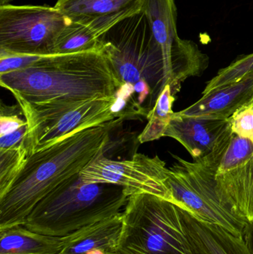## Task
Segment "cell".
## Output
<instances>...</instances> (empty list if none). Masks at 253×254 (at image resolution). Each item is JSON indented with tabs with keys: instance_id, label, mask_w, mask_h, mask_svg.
Returning <instances> with one entry per match:
<instances>
[{
	"instance_id": "30bf717a",
	"label": "cell",
	"mask_w": 253,
	"mask_h": 254,
	"mask_svg": "<svg viewBox=\"0 0 253 254\" xmlns=\"http://www.w3.org/2000/svg\"><path fill=\"white\" fill-rule=\"evenodd\" d=\"M169 168L157 155L149 157L136 153L131 159L114 161L102 155L80 173L84 184L103 183L119 185L130 195L149 193L171 201L166 180Z\"/></svg>"
},
{
	"instance_id": "4fadbf2b",
	"label": "cell",
	"mask_w": 253,
	"mask_h": 254,
	"mask_svg": "<svg viewBox=\"0 0 253 254\" xmlns=\"http://www.w3.org/2000/svg\"><path fill=\"white\" fill-rule=\"evenodd\" d=\"M253 100V74L230 86L203 95L188 108L177 114L185 117L230 119Z\"/></svg>"
},
{
	"instance_id": "8fae6325",
	"label": "cell",
	"mask_w": 253,
	"mask_h": 254,
	"mask_svg": "<svg viewBox=\"0 0 253 254\" xmlns=\"http://www.w3.org/2000/svg\"><path fill=\"white\" fill-rule=\"evenodd\" d=\"M232 134L230 119L185 117L175 113L164 137L178 140L197 161L224 147Z\"/></svg>"
},
{
	"instance_id": "9a60e30c",
	"label": "cell",
	"mask_w": 253,
	"mask_h": 254,
	"mask_svg": "<svg viewBox=\"0 0 253 254\" xmlns=\"http://www.w3.org/2000/svg\"><path fill=\"white\" fill-rule=\"evenodd\" d=\"M215 188L220 198L247 220L253 219V155L224 171H217Z\"/></svg>"
},
{
	"instance_id": "3957f363",
	"label": "cell",
	"mask_w": 253,
	"mask_h": 254,
	"mask_svg": "<svg viewBox=\"0 0 253 254\" xmlns=\"http://www.w3.org/2000/svg\"><path fill=\"white\" fill-rule=\"evenodd\" d=\"M130 194L113 184H84L80 178L42 200L24 226L50 237H66L123 213Z\"/></svg>"
},
{
	"instance_id": "2e32d148",
	"label": "cell",
	"mask_w": 253,
	"mask_h": 254,
	"mask_svg": "<svg viewBox=\"0 0 253 254\" xmlns=\"http://www.w3.org/2000/svg\"><path fill=\"white\" fill-rule=\"evenodd\" d=\"M123 227V213L88 225L62 237L57 254H86L98 249L105 253L117 252Z\"/></svg>"
},
{
	"instance_id": "277c9868",
	"label": "cell",
	"mask_w": 253,
	"mask_h": 254,
	"mask_svg": "<svg viewBox=\"0 0 253 254\" xmlns=\"http://www.w3.org/2000/svg\"><path fill=\"white\" fill-rule=\"evenodd\" d=\"M99 45L123 84L141 80L149 83L151 110L166 86V75L163 52L145 13L141 10L116 24L99 37Z\"/></svg>"
},
{
	"instance_id": "484cf974",
	"label": "cell",
	"mask_w": 253,
	"mask_h": 254,
	"mask_svg": "<svg viewBox=\"0 0 253 254\" xmlns=\"http://www.w3.org/2000/svg\"><path fill=\"white\" fill-rule=\"evenodd\" d=\"M135 93L138 94V101L141 105L144 104L149 95L151 97L152 89L146 80H141L134 84Z\"/></svg>"
},
{
	"instance_id": "5b68a950",
	"label": "cell",
	"mask_w": 253,
	"mask_h": 254,
	"mask_svg": "<svg viewBox=\"0 0 253 254\" xmlns=\"http://www.w3.org/2000/svg\"><path fill=\"white\" fill-rule=\"evenodd\" d=\"M123 227L117 252L125 254H193L181 209L149 193L133 194L123 212Z\"/></svg>"
},
{
	"instance_id": "ac0fdd59",
	"label": "cell",
	"mask_w": 253,
	"mask_h": 254,
	"mask_svg": "<svg viewBox=\"0 0 253 254\" xmlns=\"http://www.w3.org/2000/svg\"><path fill=\"white\" fill-rule=\"evenodd\" d=\"M100 36L90 26L69 20L58 37L53 55L100 50Z\"/></svg>"
},
{
	"instance_id": "5bb4252c",
	"label": "cell",
	"mask_w": 253,
	"mask_h": 254,
	"mask_svg": "<svg viewBox=\"0 0 253 254\" xmlns=\"http://www.w3.org/2000/svg\"><path fill=\"white\" fill-rule=\"evenodd\" d=\"M181 209L184 232L193 254H250L242 237L202 222Z\"/></svg>"
},
{
	"instance_id": "603a6c76",
	"label": "cell",
	"mask_w": 253,
	"mask_h": 254,
	"mask_svg": "<svg viewBox=\"0 0 253 254\" xmlns=\"http://www.w3.org/2000/svg\"><path fill=\"white\" fill-rule=\"evenodd\" d=\"M41 57L36 55H0V74L27 68L37 62Z\"/></svg>"
},
{
	"instance_id": "ffe728a7",
	"label": "cell",
	"mask_w": 253,
	"mask_h": 254,
	"mask_svg": "<svg viewBox=\"0 0 253 254\" xmlns=\"http://www.w3.org/2000/svg\"><path fill=\"white\" fill-rule=\"evenodd\" d=\"M28 158L23 140L8 149H0V197L8 190Z\"/></svg>"
},
{
	"instance_id": "ba28073f",
	"label": "cell",
	"mask_w": 253,
	"mask_h": 254,
	"mask_svg": "<svg viewBox=\"0 0 253 254\" xmlns=\"http://www.w3.org/2000/svg\"><path fill=\"white\" fill-rule=\"evenodd\" d=\"M69 19L47 5H0V55H53Z\"/></svg>"
},
{
	"instance_id": "d6986e66",
	"label": "cell",
	"mask_w": 253,
	"mask_h": 254,
	"mask_svg": "<svg viewBox=\"0 0 253 254\" xmlns=\"http://www.w3.org/2000/svg\"><path fill=\"white\" fill-rule=\"evenodd\" d=\"M175 101V95L170 85L166 84L147 116L148 124L138 136L140 143L153 141L164 137L166 128L175 115L172 110Z\"/></svg>"
},
{
	"instance_id": "cb8c5ba5",
	"label": "cell",
	"mask_w": 253,
	"mask_h": 254,
	"mask_svg": "<svg viewBox=\"0 0 253 254\" xmlns=\"http://www.w3.org/2000/svg\"><path fill=\"white\" fill-rule=\"evenodd\" d=\"M13 107L1 104L0 115V137L13 132L21 127L27 126L28 124L24 122L17 115L12 112Z\"/></svg>"
},
{
	"instance_id": "83f0119b",
	"label": "cell",
	"mask_w": 253,
	"mask_h": 254,
	"mask_svg": "<svg viewBox=\"0 0 253 254\" xmlns=\"http://www.w3.org/2000/svg\"><path fill=\"white\" fill-rule=\"evenodd\" d=\"M12 0H0V5H4V4H10Z\"/></svg>"
},
{
	"instance_id": "7402d4cb",
	"label": "cell",
	"mask_w": 253,
	"mask_h": 254,
	"mask_svg": "<svg viewBox=\"0 0 253 254\" xmlns=\"http://www.w3.org/2000/svg\"><path fill=\"white\" fill-rule=\"evenodd\" d=\"M235 134L253 140V100L230 119Z\"/></svg>"
},
{
	"instance_id": "e0dca14e",
	"label": "cell",
	"mask_w": 253,
	"mask_h": 254,
	"mask_svg": "<svg viewBox=\"0 0 253 254\" xmlns=\"http://www.w3.org/2000/svg\"><path fill=\"white\" fill-rule=\"evenodd\" d=\"M62 238L34 232L24 225L0 230V254H57Z\"/></svg>"
},
{
	"instance_id": "8992f818",
	"label": "cell",
	"mask_w": 253,
	"mask_h": 254,
	"mask_svg": "<svg viewBox=\"0 0 253 254\" xmlns=\"http://www.w3.org/2000/svg\"><path fill=\"white\" fill-rule=\"evenodd\" d=\"M222 155L211 154L194 162L173 155L176 162L169 168L166 180L170 201L202 222L242 237L249 221L225 204L215 188V173Z\"/></svg>"
},
{
	"instance_id": "4316f807",
	"label": "cell",
	"mask_w": 253,
	"mask_h": 254,
	"mask_svg": "<svg viewBox=\"0 0 253 254\" xmlns=\"http://www.w3.org/2000/svg\"><path fill=\"white\" fill-rule=\"evenodd\" d=\"M250 254H253V219L249 221L245 227L242 236Z\"/></svg>"
},
{
	"instance_id": "7a4b0ae2",
	"label": "cell",
	"mask_w": 253,
	"mask_h": 254,
	"mask_svg": "<svg viewBox=\"0 0 253 254\" xmlns=\"http://www.w3.org/2000/svg\"><path fill=\"white\" fill-rule=\"evenodd\" d=\"M123 83L101 51L42 56L23 69L0 74V85L16 100L68 105L110 98Z\"/></svg>"
},
{
	"instance_id": "9c48e42d",
	"label": "cell",
	"mask_w": 253,
	"mask_h": 254,
	"mask_svg": "<svg viewBox=\"0 0 253 254\" xmlns=\"http://www.w3.org/2000/svg\"><path fill=\"white\" fill-rule=\"evenodd\" d=\"M142 10L163 52L166 85L176 95L184 80L205 71L209 58L194 42L178 36L175 0H144Z\"/></svg>"
},
{
	"instance_id": "44dd1931",
	"label": "cell",
	"mask_w": 253,
	"mask_h": 254,
	"mask_svg": "<svg viewBox=\"0 0 253 254\" xmlns=\"http://www.w3.org/2000/svg\"><path fill=\"white\" fill-rule=\"evenodd\" d=\"M253 74V53L245 55L232 63L229 66L218 71L217 75L208 82L203 95L221 88L238 83Z\"/></svg>"
},
{
	"instance_id": "f1b7e54d",
	"label": "cell",
	"mask_w": 253,
	"mask_h": 254,
	"mask_svg": "<svg viewBox=\"0 0 253 254\" xmlns=\"http://www.w3.org/2000/svg\"><path fill=\"white\" fill-rule=\"evenodd\" d=\"M106 254H125L123 253H120V252H111V253H105Z\"/></svg>"
},
{
	"instance_id": "7c38bea8",
	"label": "cell",
	"mask_w": 253,
	"mask_h": 254,
	"mask_svg": "<svg viewBox=\"0 0 253 254\" xmlns=\"http://www.w3.org/2000/svg\"><path fill=\"white\" fill-rule=\"evenodd\" d=\"M144 0H57L54 7L73 22L92 27L101 37L142 10Z\"/></svg>"
},
{
	"instance_id": "d4e9b609",
	"label": "cell",
	"mask_w": 253,
	"mask_h": 254,
	"mask_svg": "<svg viewBox=\"0 0 253 254\" xmlns=\"http://www.w3.org/2000/svg\"><path fill=\"white\" fill-rule=\"evenodd\" d=\"M27 134V126L6 135L0 137V149H8L22 143Z\"/></svg>"
},
{
	"instance_id": "6da1fadb",
	"label": "cell",
	"mask_w": 253,
	"mask_h": 254,
	"mask_svg": "<svg viewBox=\"0 0 253 254\" xmlns=\"http://www.w3.org/2000/svg\"><path fill=\"white\" fill-rule=\"evenodd\" d=\"M125 121L117 119L74 133L28 156L23 168L0 197V230L24 225L42 200L74 182L104 155L110 134Z\"/></svg>"
},
{
	"instance_id": "52a82bcc",
	"label": "cell",
	"mask_w": 253,
	"mask_h": 254,
	"mask_svg": "<svg viewBox=\"0 0 253 254\" xmlns=\"http://www.w3.org/2000/svg\"><path fill=\"white\" fill-rule=\"evenodd\" d=\"M114 98L68 105L33 104L16 100L28 124L23 139L28 157L74 133L117 119L111 111Z\"/></svg>"
}]
</instances>
